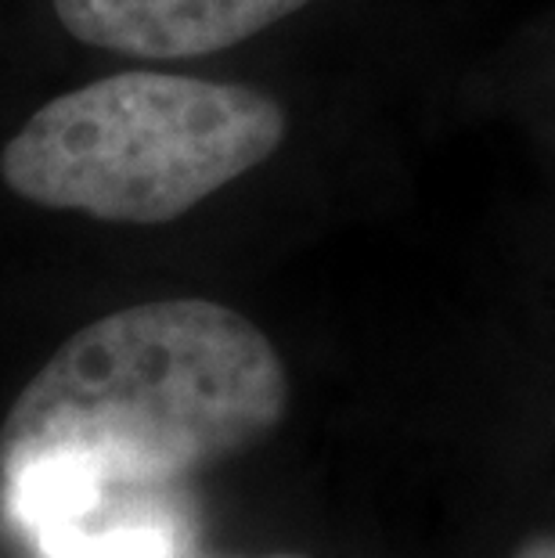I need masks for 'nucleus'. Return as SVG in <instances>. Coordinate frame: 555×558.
Returning a JSON list of instances; mask_svg holds the SVG:
<instances>
[{
	"label": "nucleus",
	"mask_w": 555,
	"mask_h": 558,
	"mask_svg": "<svg viewBox=\"0 0 555 558\" xmlns=\"http://www.w3.org/2000/svg\"><path fill=\"white\" fill-rule=\"evenodd\" d=\"M286 130V109L242 83L120 73L33 112L0 177L33 206L148 228L267 162Z\"/></svg>",
	"instance_id": "nucleus-2"
},
{
	"label": "nucleus",
	"mask_w": 555,
	"mask_h": 558,
	"mask_svg": "<svg viewBox=\"0 0 555 558\" xmlns=\"http://www.w3.org/2000/svg\"><path fill=\"white\" fill-rule=\"evenodd\" d=\"M76 469H33L4 483V505L44 558H181V522L148 490Z\"/></svg>",
	"instance_id": "nucleus-3"
},
{
	"label": "nucleus",
	"mask_w": 555,
	"mask_h": 558,
	"mask_svg": "<svg viewBox=\"0 0 555 558\" xmlns=\"http://www.w3.org/2000/svg\"><path fill=\"white\" fill-rule=\"evenodd\" d=\"M512 558H555V537H534V541H527Z\"/></svg>",
	"instance_id": "nucleus-5"
},
{
	"label": "nucleus",
	"mask_w": 555,
	"mask_h": 558,
	"mask_svg": "<svg viewBox=\"0 0 555 558\" xmlns=\"http://www.w3.org/2000/svg\"><path fill=\"white\" fill-rule=\"evenodd\" d=\"M80 44L130 58H198L256 37L311 0H51Z\"/></svg>",
	"instance_id": "nucleus-4"
},
{
	"label": "nucleus",
	"mask_w": 555,
	"mask_h": 558,
	"mask_svg": "<svg viewBox=\"0 0 555 558\" xmlns=\"http://www.w3.org/2000/svg\"><path fill=\"white\" fill-rule=\"evenodd\" d=\"M289 375L250 317L209 300L116 311L55 350L0 429V480L76 469L170 483L278 429Z\"/></svg>",
	"instance_id": "nucleus-1"
},
{
	"label": "nucleus",
	"mask_w": 555,
	"mask_h": 558,
	"mask_svg": "<svg viewBox=\"0 0 555 558\" xmlns=\"http://www.w3.org/2000/svg\"><path fill=\"white\" fill-rule=\"evenodd\" d=\"M264 558H300V555H264Z\"/></svg>",
	"instance_id": "nucleus-6"
}]
</instances>
